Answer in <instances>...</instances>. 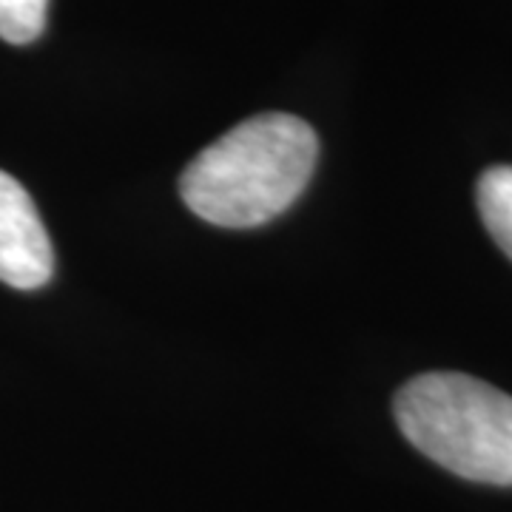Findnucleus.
Listing matches in <instances>:
<instances>
[{
  "instance_id": "f257e3e1",
  "label": "nucleus",
  "mask_w": 512,
  "mask_h": 512,
  "mask_svg": "<svg viewBox=\"0 0 512 512\" xmlns=\"http://www.w3.org/2000/svg\"><path fill=\"white\" fill-rule=\"evenodd\" d=\"M319 160V137L302 117L265 111L242 120L185 165L180 197L200 220L256 228L302 197Z\"/></svg>"
},
{
  "instance_id": "f03ea898",
  "label": "nucleus",
  "mask_w": 512,
  "mask_h": 512,
  "mask_svg": "<svg viewBox=\"0 0 512 512\" xmlns=\"http://www.w3.org/2000/svg\"><path fill=\"white\" fill-rule=\"evenodd\" d=\"M396 424L419 453L478 484L512 487V396L467 373H421L393 399Z\"/></svg>"
},
{
  "instance_id": "7ed1b4c3",
  "label": "nucleus",
  "mask_w": 512,
  "mask_h": 512,
  "mask_svg": "<svg viewBox=\"0 0 512 512\" xmlns=\"http://www.w3.org/2000/svg\"><path fill=\"white\" fill-rule=\"evenodd\" d=\"M55 274V251L29 191L0 171V282L37 291Z\"/></svg>"
},
{
  "instance_id": "20e7f679",
  "label": "nucleus",
  "mask_w": 512,
  "mask_h": 512,
  "mask_svg": "<svg viewBox=\"0 0 512 512\" xmlns=\"http://www.w3.org/2000/svg\"><path fill=\"white\" fill-rule=\"evenodd\" d=\"M476 202L484 228L512 259V165H493L478 177Z\"/></svg>"
},
{
  "instance_id": "39448f33",
  "label": "nucleus",
  "mask_w": 512,
  "mask_h": 512,
  "mask_svg": "<svg viewBox=\"0 0 512 512\" xmlns=\"http://www.w3.org/2000/svg\"><path fill=\"white\" fill-rule=\"evenodd\" d=\"M49 0H0V40L12 46L35 43L46 29Z\"/></svg>"
}]
</instances>
